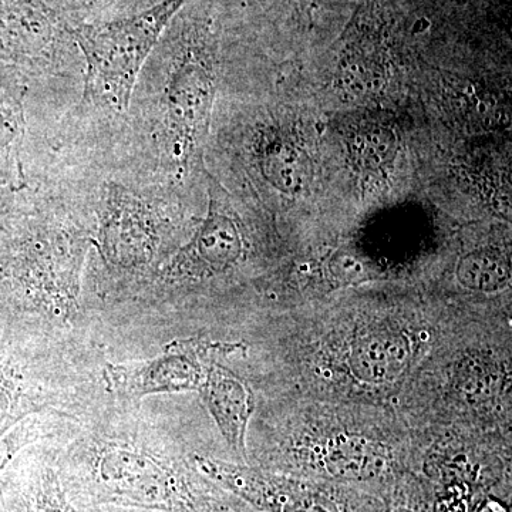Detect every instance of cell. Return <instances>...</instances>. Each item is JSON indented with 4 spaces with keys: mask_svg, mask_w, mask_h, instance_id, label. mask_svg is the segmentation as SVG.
I'll list each match as a JSON object with an SVG mask.
<instances>
[{
    "mask_svg": "<svg viewBox=\"0 0 512 512\" xmlns=\"http://www.w3.org/2000/svg\"><path fill=\"white\" fill-rule=\"evenodd\" d=\"M45 441L74 503L148 512H241L141 403L107 399L80 416L55 417Z\"/></svg>",
    "mask_w": 512,
    "mask_h": 512,
    "instance_id": "6da1fadb",
    "label": "cell"
},
{
    "mask_svg": "<svg viewBox=\"0 0 512 512\" xmlns=\"http://www.w3.org/2000/svg\"><path fill=\"white\" fill-rule=\"evenodd\" d=\"M92 248L90 225L19 202L0 224V309L63 335L94 339L82 296Z\"/></svg>",
    "mask_w": 512,
    "mask_h": 512,
    "instance_id": "7a4b0ae2",
    "label": "cell"
},
{
    "mask_svg": "<svg viewBox=\"0 0 512 512\" xmlns=\"http://www.w3.org/2000/svg\"><path fill=\"white\" fill-rule=\"evenodd\" d=\"M104 362L96 340L0 309V441L35 417H77L106 402Z\"/></svg>",
    "mask_w": 512,
    "mask_h": 512,
    "instance_id": "3957f363",
    "label": "cell"
},
{
    "mask_svg": "<svg viewBox=\"0 0 512 512\" xmlns=\"http://www.w3.org/2000/svg\"><path fill=\"white\" fill-rule=\"evenodd\" d=\"M94 212L97 289L101 301L119 308L181 247L175 242L177 227L161 202L121 184L104 188Z\"/></svg>",
    "mask_w": 512,
    "mask_h": 512,
    "instance_id": "277c9868",
    "label": "cell"
},
{
    "mask_svg": "<svg viewBox=\"0 0 512 512\" xmlns=\"http://www.w3.org/2000/svg\"><path fill=\"white\" fill-rule=\"evenodd\" d=\"M187 2L161 0L131 18L70 30L86 62L84 103L106 113H126L144 63Z\"/></svg>",
    "mask_w": 512,
    "mask_h": 512,
    "instance_id": "5b68a950",
    "label": "cell"
},
{
    "mask_svg": "<svg viewBox=\"0 0 512 512\" xmlns=\"http://www.w3.org/2000/svg\"><path fill=\"white\" fill-rule=\"evenodd\" d=\"M214 93L210 49L201 40H183L171 59L160 97L161 146L177 170H187L200 154L210 127Z\"/></svg>",
    "mask_w": 512,
    "mask_h": 512,
    "instance_id": "8992f818",
    "label": "cell"
},
{
    "mask_svg": "<svg viewBox=\"0 0 512 512\" xmlns=\"http://www.w3.org/2000/svg\"><path fill=\"white\" fill-rule=\"evenodd\" d=\"M234 349L200 338L175 339L151 359L128 363L106 360L101 380L109 399L119 403H143L156 394L201 390L211 363Z\"/></svg>",
    "mask_w": 512,
    "mask_h": 512,
    "instance_id": "52a82bcc",
    "label": "cell"
},
{
    "mask_svg": "<svg viewBox=\"0 0 512 512\" xmlns=\"http://www.w3.org/2000/svg\"><path fill=\"white\" fill-rule=\"evenodd\" d=\"M0 512H148L74 503L60 478L55 453L45 440L0 457Z\"/></svg>",
    "mask_w": 512,
    "mask_h": 512,
    "instance_id": "ba28073f",
    "label": "cell"
},
{
    "mask_svg": "<svg viewBox=\"0 0 512 512\" xmlns=\"http://www.w3.org/2000/svg\"><path fill=\"white\" fill-rule=\"evenodd\" d=\"M191 457L205 477L261 512H340L332 497L312 485L293 483L247 464L200 453Z\"/></svg>",
    "mask_w": 512,
    "mask_h": 512,
    "instance_id": "9c48e42d",
    "label": "cell"
},
{
    "mask_svg": "<svg viewBox=\"0 0 512 512\" xmlns=\"http://www.w3.org/2000/svg\"><path fill=\"white\" fill-rule=\"evenodd\" d=\"M55 33V22L39 3L0 0V64L15 67L46 60Z\"/></svg>",
    "mask_w": 512,
    "mask_h": 512,
    "instance_id": "30bf717a",
    "label": "cell"
},
{
    "mask_svg": "<svg viewBox=\"0 0 512 512\" xmlns=\"http://www.w3.org/2000/svg\"><path fill=\"white\" fill-rule=\"evenodd\" d=\"M217 359L211 363L200 392L228 446L247 460V429L254 413V396L244 380L218 365Z\"/></svg>",
    "mask_w": 512,
    "mask_h": 512,
    "instance_id": "8fae6325",
    "label": "cell"
},
{
    "mask_svg": "<svg viewBox=\"0 0 512 512\" xmlns=\"http://www.w3.org/2000/svg\"><path fill=\"white\" fill-rule=\"evenodd\" d=\"M409 342L394 330H373L356 340L350 367L357 379L367 383L392 382L409 362Z\"/></svg>",
    "mask_w": 512,
    "mask_h": 512,
    "instance_id": "7c38bea8",
    "label": "cell"
},
{
    "mask_svg": "<svg viewBox=\"0 0 512 512\" xmlns=\"http://www.w3.org/2000/svg\"><path fill=\"white\" fill-rule=\"evenodd\" d=\"M25 92L22 83L0 89V188L13 194L26 187L22 161L26 134Z\"/></svg>",
    "mask_w": 512,
    "mask_h": 512,
    "instance_id": "4fadbf2b",
    "label": "cell"
},
{
    "mask_svg": "<svg viewBox=\"0 0 512 512\" xmlns=\"http://www.w3.org/2000/svg\"><path fill=\"white\" fill-rule=\"evenodd\" d=\"M390 454L379 441L362 436H339L326 444L322 464L330 477L367 481L382 477L389 468Z\"/></svg>",
    "mask_w": 512,
    "mask_h": 512,
    "instance_id": "5bb4252c",
    "label": "cell"
},
{
    "mask_svg": "<svg viewBox=\"0 0 512 512\" xmlns=\"http://www.w3.org/2000/svg\"><path fill=\"white\" fill-rule=\"evenodd\" d=\"M259 167L269 184L284 194H301L309 183V160L302 147L281 133L262 136Z\"/></svg>",
    "mask_w": 512,
    "mask_h": 512,
    "instance_id": "9a60e30c",
    "label": "cell"
},
{
    "mask_svg": "<svg viewBox=\"0 0 512 512\" xmlns=\"http://www.w3.org/2000/svg\"><path fill=\"white\" fill-rule=\"evenodd\" d=\"M348 156L360 173L382 175L392 170L399 138L396 131L379 121H365L346 137Z\"/></svg>",
    "mask_w": 512,
    "mask_h": 512,
    "instance_id": "2e32d148",
    "label": "cell"
},
{
    "mask_svg": "<svg viewBox=\"0 0 512 512\" xmlns=\"http://www.w3.org/2000/svg\"><path fill=\"white\" fill-rule=\"evenodd\" d=\"M456 274L461 285L485 293L501 291L511 279L510 265L503 256L490 251H476L463 256Z\"/></svg>",
    "mask_w": 512,
    "mask_h": 512,
    "instance_id": "e0dca14e",
    "label": "cell"
},
{
    "mask_svg": "<svg viewBox=\"0 0 512 512\" xmlns=\"http://www.w3.org/2000/svg\"><path fill=\"white\" fill-rule=\"evenodd\" d=\"M384 82L382 59L376 53L352 50L340 63L338 84L350 96L362 97L379 92Z\"/></svg>",
    "mask_w": 512,
    "mask_h": 512,
    "instance_id": "ac0fdd59",
    "label": "cell"
},
{
    "mask_svg": "<svg viewBox=\"0 0 512 512\" xmlns=\"http://www.w3.org/2000/svg\"><path fill=\"white\" fill-rule=\"evenodd\" d=\"M335 274L345 279V281H350V279L360 281L362 276L365 275V269H363V266L360 265L355 258L346 255L343 256V258L336 259Z\"/></svg>",
    "mask_w": 512,
    "mask_h": 512,
    "instance_id": "d6986e66",
    "label": "cell"
},
{
    "mask_svg": "<svg viewBox=\"0 0 512 512\" xmlns=\"http://www.w3.org/2000/svg\"><path fill=\"white\" fill-rule=\"evenodd\" d=\"M20 83L18 74L12 69V66L0 64V89L2 87L12 86V84Z\"/></svg>",
    "mask_w": 512,
    "mask_h": 512,
    "instance_id": "ffe728a7",
    "label": "cell"
},
{
    "mask_svg": "<svg viewBox=\"0 0 512 512\" xmlns=\"http://www.w3.org/2000/svg\"><path fill=\"white\" fill-rule=\"evenodd\" d=\"M399 512H409V511H399Z\"/></svg>",
    "mask_w": 512,
    "mask_h": 512,
    "instance_id": "44dd1931",
    "label": "cell"
}]
</instances>
